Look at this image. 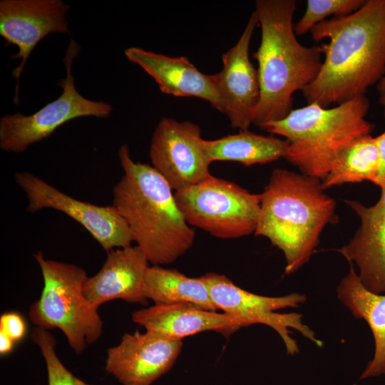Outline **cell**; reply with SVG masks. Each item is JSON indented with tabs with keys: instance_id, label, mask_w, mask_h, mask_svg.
Returning a JSON list of instances; mask_svg holds the SVG:
<instances>
[{
	"instance_id": "6da1fadb",
	"label": "cell",
	"mask_w": 385,
	"mask_h": 385,
	"mask_svg": "<svg viewBox=\"0 0 385 385\" xmlns=\"http://www.w3.org/2000/svg\"><path fill=\"white\" fill-rule=\"evenodd\" d=\"M327 39L320 71L302 92L307 104L324 108L364 95L385 74V0H366L355 12L325 19L309 31Z\"/></svg>"
},
{
	"instance_id": "7a4b0ae2",
	"label": "cell",
	"mask_w": 385,
	"mask_h": 385,
	"mask_svg": "<svg viewBox=\"0 0 385 385\" xmlns=\"http://www.w3.org/2000/svg\"><path fill=\"white\" fill-rule=\"evenodd\" d=\"M118 157L123 174L113 189L112 205L148 262L155 265L175 262L195 239L175 192L153 166L134 161L127 145L120 146Z\"/></svg>"
},
{
	"instance_id": "3957f363",
	"label": "cell",
	"mask_w": 385,
	"mask_h": 385,
	"mask_svg": "<svg viewBox=\"0 0 385 385\" xmlns=\"http://www.w3.org/2000/svg\"><path fill=\"white\" fill-rule=\"evenodd\" d=\"M294 0H257L255 10L261 41L252 57L258 63L260 99L253 124L263 130L292 110L293 95L318 76L322 51L318 46L301 44L294 31Z\"/></svg>"
},
{
	"instance_id": "277c9868",
	"label": "cell",
	"mask_w": 385,
	"mask_h": 385,
	"mask_svg": "<svg viewBox=\"0 0 385 385\" xmlns=\"http://www.w3.org/2000/svg\"><path fill=\"white\" fill-rule=\"evenodd\" d=\"M324 190L319 178L276 168L261 193L255 235L283 252L286 274L309 261L324 227L338 221L336 202Z\"/></svg>"
},
{
	"instance_id": "5b68a950",
	"label": "cell",
	"mask_w": 385,
	"mask_h": 385,
	"mask_svg": "<svg viewBox=\"0 0 385 385\" xmlns=\"http://www.w3.org/2000/svg\"><path fill=\"white\" fill-rule=\"evenodd\" d=\"M369 108L365 95L332 108L309 103L263 130L285 138L284 159L301 173L322 180L346 148L371 135L374 125L366 119Z\"/></svg>"
},
{
	"instance_id": "8992f818",
	"label": "cell",
	"mask_w": 385,
	"mask_h": 385,
	"mask_svg": "<svg viewBox=\"0 0 385 385\" xmlns=\"http://www.w3.org/2000/svg\"><path fill=\"white\" fill-rule=\"evenodd\" d=\"M34 258L43 279L40 298L30 308L29 318L38 327L58 328L76 354L101 337L103 323L98 309L83 293L85 270L75 265L47 260L37 252Z\"/></svg>"
},
{
	"instance_id": "52a82bcc",
	"label": "cell",
	"mask_w": 385,
	"mask_h": 385,
	"mask_svg": "<svg viewBox=\"0 0 385 385\" xmlns=\"http://www.w3.org/2000/svg\"><path fill=\"white\" fill-rule=\"evenodd\" d=\"M175 197L187 222L221 239L239 238L255 233L261 194L212 175Z\"/></svg>"
},
{
	"instance_id": "ba28073f",
	"label": "cell",
	"mask_w": 385,
	"mask_h": 385,
	"mask_svg": "<svg viewBox=\"0 0 385 385\" xmlns=\"http://www.w3.org/2000/svg\"><path fill=\"white\" fill-rule=\"evenodd\" d=\"M80 51L73 39L67 47L63 62L66 76L58 83L63 89L61 96L29 115L22 113L6 115L0 119V148L6 152L21 153L48 137L66 122L81 117L106 118L112 106L103 101L84 98L77 91L72 65Z\"/></svg>"
},
{
	"instance_id": "9c48e42d",
	"label": "cell",
	"mask_w": 385,
	"mask_h": 385,
	"mask_svg": "<svg viewBox=\"0 0 385 385\" xmlns=\"http://www.w3.org/2000/svg\"><path fill=\"white\" fill-rule=\"evenodd\" d=\"M206 283L210 297L217 309L239 319L245 327L262 324L272 328L282 338L288 354L299 352L297 341L291 337L290 329L322 346L314 332L302 322L298 313H277L275 311L287 307H298L307 297L293 293L282 297H266L247 292L235 285L222 274L207 273L200 277Z\"/></svg>"
},
{
	"instance_id": "30bf717a",
	"label": "cell",
	"mask_w": 385,
	"mask_h": 385,
	"mask_svg": "<svg viewBox=\"0 0 385 385\" xmlns=\"http://www.w3.org/2000/svg\"><path fill=\"white\" fill-rule=\"evenodd\" d=\"M14 178L26 195L28 211L51 208L65 213L108 252L130 246L133 238L128 225L113 205L99 206L75 199L28 172L16 173Z\"/></svg>"
},
{
	"instance_id": "8fae6325",
	"label": "cell",
	"mask_w": 385,
	"mask_h": 385,
	"mask_svg": "<svg viewBox=\"0 0 385 385\" xmlns=\"http://www.w3.org/2000/svg\"><path fill=\"white\" fill-rule=\"evenodd\" d=\"M198 125L163 118L151 139L152 166L175 192L192 186L211 175Z\"/></svg>"
},
{
	"instance_id": "7c38bea8",
	"label": "cell",
	"mask_w": 385,
	"mask_h": 385,
	"mask_svg": "<svg viewBox=\"0 0 385 385\" xmlns=\"http://www.w3.org/2000/svg\"><path fill=\"white\" fill-rule=\"evenodd\" d=\"M69 6L61 0H1L0 1V35L19 51L11 56L20 59L13 71L16 79L14 102L19 101V78L36 46L52 33L67 34L66 13Z\"/></svg>"
},
{
	"instance_id": "4fadbf2b",
	"label": "cell",
	"mask_w": 385,
	"mask_h": 385,
	"mask_svg": "<svg viewBox=\"0 0 385 385\" xmlns=\"http://www.w3.org/2000/svg\"><path fill=\"white\" fill-rule=\"evenodd\" d=\"M257 25V16L253 11L238 41L222 54V70L213 75L222 113L231 125L240 130H247L253 124L260 99L258 71L249 57L250 41Z\"/></svg>"
},
{
	"instance_id": "5bb4252c",
	"label": "cell",
	"mask_w": 385,
	"mask_h": 385,
	"mask_svg": "<svg viewBox=\"0 0 385 385\" xmlns=\"http://www.w3.org/2000/svg\"><path fill=\"white\" fill-rule=\"evenodd\" d=\"M183 342L150 332L125 334L107 351L106 371L122 385H151L172 368Z\"/></svg>"
},
{
	"instance_id": "9a60e30c",
	"label": "cell",
	"mask_w": 385,
	"mask_h": 385,
	"mask_svg": "<svg viewBox=\"0 0 385 385\" xmlns=\"http://www.w3.org/2000/svg\"><path fill=\"white\" fill-rule=\"evenodd\" d=\"M381 189L379 200L370 207L345 200L361 224L349 243L338 251L357 265L359 277L367 289L385 294V185Z\"/></svg>"
},
{
	"instance_id": "2e32d148",
	"label": "cell",
	"mask_w": 385,
	"mask_h": 385,
	"mask_svg": "<svg viewBox=\"0 0 385 385\" xmlns=\"http://www.w3.org/2000/svg\"><path fill=\"white\" fill-rule=\"evenodd\" d=\"M148 260L137 246H128L108 252L101 269L87 277L83 293L89 303L98 309L110 300L145 304V279Z\"/></svg>"
},
{
	"instance_id": "e0dca14e",
	"label": "cell",
	"mask_w": 385,
	"mask_h": 385,
	"mask_svg": "<svg viewBox=\"0 0 385 385\" xmlns=\"http://www.w3.org/2000/svg\"><path fill=\"white\" fill-rule=\"evenodd\" d=\"M127 59L139 66L157 83L162 93L178 97L203 99L222 112V104L213 75L200 71L187 57H171L129 47Z\"/></svg>"
},
{
	"instance_id": "ac0fdd59",
	"label": "cell",
	"mask_w": 385,
	"mask_h": 385,
	"mask_svg": "<svg viewBox=\"0 0 385 385\" xmlns=\"http://www.w3.org/2000/svg\"><path fill=\"white\" fill-rule=\"evenodd\" d=\"M132 319L147 332L179 340L205 331L230 334L245 327L233 315L191 304H155L133 312Z\"/></svg>"
},
{
	"instance_id": "d6986e66",
	"label": "cell",
	"mask_w": 385,
	"mask_h": 385,
	"mask_svg": "<svg viewBox=\"0 0 385 385\" xmlns=\"http://www.w3.org/2000/svg\"><path fill=\"white\" fill-rule=\"evenodd\" d=\"M337 294L341 302L358 319L369 324L374 339L375 351L360 379L385 375V294L367 289L350 263L349 273L342 279Z\"/></svg>"
},
{
	"instance_id": "ffe728a7",
	"label": "cell",
	"mask_w": 385,
	"mask_h": 385,
	"mask_svg": "<svg viewBox=\"0 0 385 385\" xmlns=\"http://www.w3.org/2000/svg\"><path fill=\"white\" fill-rule=\"evenodd\" d=\"M203 145L211 163L230 160L250 166L284 158L288 142L247 130L219 139L204 140Z\"/></svg>"
},
{
	"instance_id": "44dd1931",
	"label": "cell",
	"mask_w": 385,
	"mask_h": 385,
	"mask_svg": "<svg viewBox=\"0 0 385 385\" xmlns=\"http://www.w3.org/2000/svg\"><path fill=\"white\" fill-rule=\"evenodd\" d=\"M144 292L155 304H191L209 311L217 310L200 277H189L176 270L148 267Z\"/></svg>"
},
{
	"instance_id": "7402d4cb",
	"label": "cell",
	"mask_w": 385,
	"mask_h": 385,
	"mask_svg": "<svg viewBox=\"0 0 385 385\" xmlns=\"http://www.w3.org/2000/svg\"><path fill=\"white\" fill-rule=\"evenodd\" d=\"M380 166L376 137L368 135L351 144L338 157L322 180L324 189L345 183L369 181L375 184Z\"/></svg>"
},
{
	"instance_id": "603a6c76",
	"label": "cell",
	"mask_w": 385,
	"mask_h": 385,
	"mask_svg": "<svg viewBox=\"0 0 385 385\" xmlns=\"http://www.w3.org/2000/svg\"><path fill=\"white\" fill-rule=\"evenodd\" d=\"M366 0H308L304 15L294 26L297 36L309 32L328 16L342 17L349 15L365 3Z\"/></svg>"
},
{
	"instance_id": "cb8c5ba5",
	"label": "cell",
	"mask_w": 385,
	"mask_h": 385,
	"mask_svg": "<svg viewBox=\"0 0 385 385\" xmlns=\"http://www.w3.org/2000/svg\"><path fill=\"white\" fill-rule=\"evenodd\" d=\"M31 338L38 346L44 358L48 385H91L75 376L62 364L56 353L55 339L47 329L36 327Z\"/></svg>"
},
{
	"instance_id": "d4e9b609",
	"label": "cell",
	"mask_w": 385,
	"mask_h": 385,
	"mask_svg": "<svg viewBox=\"0 0 385 385\" xmlns=\"http://www.w3.org/2000/svg\"><path fill=\"white\" fill-rule=\"evenodd\" d=\"M26 324L21 315L16 312H6L0 317V332L13 341L20 340L25 334Z\"/></svg>"
},
{
	"instance_id": "484cf974",
	"label": "cell",
	"mask_w": 385,
	"mask_h": 385,
	"mask_svg": "<svg viewBox=\"0 0 385 385\" xmlns=\"http://www.w3.org/2000/svg\"><path fill=\"white\" fill-rule=\"evenodd\" d=\"M380 158L379 174L375 185L381 188L385 185V131L376 137Z\"/></svg>"
},
{
	"instance_id": "4316f807",
	"label": "cell",
	"mask_w": 385,
	"mask_h": 385,
	"mask_svg": "<svg viewBox=\"0 0 385 385\" xmlns=\"http://www.w3.org/2000/svg\"><path fill=\"white\" fill-rule=\"evenodd\" d=\"M14 341L11 338L0 332V353L4 355L9 352L14 347Z\"/></svg>"
},
{
	"instance_id": "83f0119b",
	"label": "cell",
	"mask_w": 385,
	"mask_h": 385,
	"mask_svg": "<svg viewBox=\"0 0 385 385\" xmlns=\"http://www.w3.org/2000/svg\"><path fill=\"white\" fill-rule=\"evenodd\" d=\"M376 88L379 93V102L383 108V113L385 118V74L377 83Z\"/></svg>"
}]
</instances>
